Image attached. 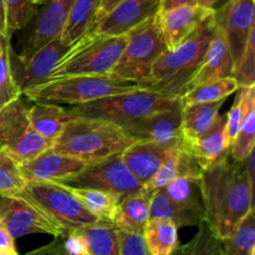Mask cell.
<instances>
[{"mask_svg": "<svg viewBox=\"0 0 255 255\" xmlns=\"http://www.w3.org/2000/svg\"><path fill=\"white\" fill-rule=\"evenodd\" d=\"M226 156L202 172L206 222L219 241L228 238L254 209V182L243 162Z\"/></svg>", "mask_w": 255, "mask_h": 255, "instance_id": "6da1fadb", "label": "cell"}, {"mask_svg": "<svg viewBox=\"0 0 255 255\" xmlns=\"http://www.w3.org/2000/svg\"><path fill=\"white\" fill-rule=\"evenodd\" d=\"M133 142V138L119 125L76 116L54 139L50 149L91 164L121 154Z\"/></svg>", "mask_w": 255, "mask_h": 255, "instance_id": "7a4b0ae2", "label": "cell"}, {"mask_svg": "<svg viewBox=\"0 0 255 255\" xmlns=\"http://www.w3.org/2000/svg\"><path fill=\"white\" fill-rule=\"evenodd\" d=\"M214 12V11H213ZM213 12L181 44L166 49L154 62L146 89L169 97H179L203 61L216 30Z\"/></svg>", "mask_w": 255, "mask_h": 255, "instance_id": "3957f363", "label": "cell"}, {"mask_svg": "<svg viewBox=\"0 0 255 255\" xmlns=\"http://www.w3.org/2000/svg\"><path fill=\"white\" fill-rule=\"evenodd\" d=\"M134 82L115 79L110 75H70L49 79L25 90L21 96L34 102L75 105L87 104L104 97L141 89Z\"/></svg>", "mask_w": 255, "mask_h": 255, "instance_id": "277c9868", "label": "cell"}, {"mask_svg": "<svg viewBox=\"0 0 255 255\" xmlns=\"http://www.w3.org/2000/svg\"><path fill=\"white\" fill-rule=\"evenodd\" d=\"M127 37L128 35L106 36L86 32L65 52L49 79L70 75H109L121 57Z\"/></svg>", "mask_w": 255, "mask_h": 255, "instance_id": "5b68a950", "label": "cell"}, {"mask_svg": "<svg viewBox=\"0 0 255 255\" xmlns=\"http://www.w3.org/2000/svg\"><path fill=\"white\" fill-rule=\"evenodd\" d=\"M178 99L179 97H169L153 90L141 87L131 92L75 105L71 109L77 116L105 120L124 127L142 117L169 109Z\"/></svg>", "mask_w": 255, "mask_h": 255, "instance_id": "8992f818", "label": "cell"}, {"mask_svg": "<svg viewBox=\"0 0 255 255\" xmlns=\"http://www.w3.org/2000/svg\"><path fill=\"white\" fill-rule=\"evenodd\" d=\"M167 49L157 15L129 32L126 46L110 76L146 87L154 62Z\"/></svg>", "mask_w": 255, "mask_h": 255, "instance_id": "52a82bcc", "label": "cell"}, {"mask_svg": "<svg viewBox=\"0 0 255 255\" xmlns=\"http://www.w3.org/2000/svg\"><path fill=\"white\" fill-rule=\"evenodd\" d=\"M20 196L36 204L67 234L105 222L87 211L74 194L56 182H27Z\"/></svg>", "mask_w": 255, "mask_h": 255, "instance_id": "ba28073f", "label": "cell"}, {"mask_svg": "<svg viewBox=\"0 0 255 255\" xmlns=\"http://www.w3.org/2000/svg\"><path fill=\"white\" fill-rule=\"evenodd\" d=\"M51 143L32 127L21 96L0 109V148L6 151L19 163L34 158L49 149Z\"/></svg>", "mask_w": 255, "mask_h": 255, "instance_id": "9c48e42d", "label": "cell"}, {"mask_svg": "<svg viewBox=\"0 0 255 255\" xmlns=\"http://www.w3.org/2000/svg\"><path fill=\"white\" fill-rule=\"evenodd\" d=\"M56 183L100 189L116 194L120 198L138 193L143 189V186L127 168L121 154L112 156L96 163L86 164L76 174Z\"/></svg>", "mask_w": 255, "mask_h": 255, "instance_id": "30bf717a", "label": "cell"}, {"mask_svg": "<svg viewBox=\"0 0 255 255\" xmlns=\"http://www.w3.org/2000/svg\"><path fill=\"white\" fill-rule=\"evenodd\" d=\"M69 49L70 46L62 41L59 35L32 55L25 57L15 52L10 41H7L6 56L10 72L20 95H22L25 90L46 81L51 76L57 62Z\"/></svg>", "mask_w": 255, "mask_h": 255, "instance_id": "8fae6325", "label": "cell"}, {"mask_svg": "<svg viewBox=\"0 0 255 255\" xmlns=\"http://www.w3.org/2000/svg\"><path fill=\"white\" fill-rule=\"evenodd\" d=\"M0 223L12 239L42 233L65 238L67 232L25 197H0Z\"/></svg>", "mask_w": 255, "mask_h": 255, "instance_id": "7c38bea8", "label": "cell"}, {"mask_svg": "<svg viewBox=\"0 0 255 255\" xmlns=\"http://www.w3.org/2000/svg\"><path fill=\"white\" fill-rule=\"evenodd\" d=\"M255 0H228L218 9H214L216 26L226 34L229 44L233 66L243 54L249 35L255 31Z\"/></svg>", "mask_w": 255, "mask_h": 255, "instance_id": "4fadbf2b", "label": "cell"}, {"mask_svg": "<svg viewBox=\"0 0 255 255\" xmlns=\"http://www.w3.org/2000/svg\"><path fill=\"white\" fill-rule=\"evenodd\" d=\"M182 104L177 100L169 109L154 112L146 117L136 120L122 128L133 138V141H148L156 143L174 144L182 138Z\"/></svg>", "mask_w": 255, "mask_h": 255, "instance_id": "5bb4252c", "label": "cell"}, {"mask_svg": "<svg viewBox=\"0 0 255 255\" xmlns=\"http://www.w3.org/2000/svg\"><path fill=\"white\" fill-rule=\"evenodd\" d=\"M161 0H124L87 32L126 36L158 14Z\"/></svg>", "mask_w": 255, "mask_h": 255, "instance_id": "9a60e30c", "label": "cell"}, {"mask_svg": "<svg viewBox=\"0 0 255 255\" xmlns=\"http://www.w3.org/2000/svg\"><path fill=\"white\" fill-rule=\"evenodd\" d=\"M201 176L179 177L159 188L178 212L182 227H198L206 221Z\"/></svg>", "mask_w": 255, "mask_h": 255, "instance_id": "2e32d148", "label": "cell"}, {"mask_svg": "<svg viewBox=\"0 0 255 255\" xmlns=\"http://www.w3.org/2000/svg\"><path fill=\"white\" fill-rule=\"evenodd\" d=\"M75 0H45L20 55L27 57L59 36Z\"/></svg>", "mask_w": 255, "mask_h": 255, "instance_id": "e0dca14e", "label": "cell"}, {"mask_svg": "<svg viewBox=\"0 0 255 255\" xmlns=\"http://www.w3.org/2000/svg\"><path fill=\"white\" fill-rule=\"evenodd\" d=\"M213 11L214 10L206 9L198 4L182 5L158 11L157 17L167 49H172L191 36Z\"/></svg>", "mask_w": 255, "mask_h": 255, "instance_id": "ac0fdd59", "label": "cell"}, {"mask_svg": "<svg viewBox=\"0 0 255 255\" xmlns=\"http://www.w3.org/2000/svg\"><path fill=\"white\" fill-rule=\"evenodd\" d=\"M19 166L26 182H61L81 171L86 163L49 148Z\"/></svg>", "mask_w": 255, "mask_h": 255, "instance_id": "d6986e66", "label": "cell"}, {"mask_svg": "<svg viewBox=\"0 0 255 255\" xmlns=\"http://www.w3.org/2000/svg\"><path fill=\"white\" fill-rule=\"evenodd\" d=\"M233 71V57H232L229 44L227 41L226 34L222 29L216 26L213 37L209 44L201 66L192 76V79L184 86V91L194 86L213 81L222 77L232 76Z\"/></svg>", "mask_w": 255, "mask_h": 255, "instance_id": "ffe728a7", "label": "cell"}, {"mask_svg": "<svg viewBox=\"0 0 255 255\" xmlns=\"http://www.w3.org/2000/svg\"><path fill=\"white\" fill-rule=\"evenodd\" d=\"M176 144L178 143L164 144L148 141H134L122 152L121 157L137 181L142 186H146L157 173L169 149Z\"/></svg>", "mask_w": 255, "mask_h": 255, "instance_id": "44dd1931", "label": "cell"}, {"mask_svg": "<svg viewBox=\"0 0 255 255\" xmlns=\"http://www.w3.org/2000/svg\"><path fill=\"white\" fill-rule=\"evenodd\" d=\"M202 172L203 171L198 162L183 141L169 149L153 178L143 186V191L152 193L156 189L163 188L179 177L201 176Z\"/></svg>", "mask_w": 255, "mask_h": 255, "instance_id": "7402d4cb", "label": "cell"}, {"mask_svg": "<svg viewBox=\"0 0 255 255\" xmlns=\"http://www.w3.org/2000/svg\"><path fill=\"white\" fill-rule=\"evenodd\" d=\"M151 192H141L120 199L112 224L117 229L129 233L143 234L147 222L149 221V201Z\"/></svg>", "mask_w": 255, "mask_h": 255, "instance_id": "603a6c76", "label": "cell"}, {"mask_svg": "<svg viewBox=\"0 0 255 255\" xmlns=\"http://www.w3.org/2000/svg\"><path fill=\"white\" fill-rule=\"evenodd\" d=\"M27 114L35 131L50 143H52L64 127L77 116L72 109H64L59 104L50 102H35L31 107H27Z\"/></svg>", "mask_w": 255, "mask_h": 255, "instance_id": "cb8c5ba5", "label": "cell"}, {"mask_svg": "<svg viewBox=\"0 0 255 255\" xmlns=\"http://www.w3.org/2000/svg\"><path fill=\"white\" fill-rule=\"evenodd\" d=\"M224 124H226V116L219 114L213 126L203 136L187 144L202 171L211 167L223 157L229 156L231 149L227 147L226 143Z\"/></svg>", "mask_w": 255, "mask_h": 255, "instance_id": "d4e9b609", "label": "cell"}, {"mask_svg": "<svg viewBox=\"0 0 255 255\" xmlns=\"http://www.w3.org/2000/svg\"><path fill=\"white\" fill-rule=\"evenodd\" d=\"M226 100L209 104H197L182 109V138L188 144L203 136L216 122Z\"/></svg>", "mask_w": 255, "mask_h": 255, "instance_id": "484cf974", "label": "cell"}, {"mask_svg": "<svg viewBox=\"0 0 255 255\" xmlns=\"http://www.w3.org/2000/svg\"><path fill=\"white\" fill-rule=\"evenodd\" d=\"M100 0H75L60 32L62 41L71 46L92 27Z\"/></svg>", "mask_w": 255, "mask_h": 255, "instance_id": "4316f807", "label": "cell"}, {"mask_svg": "<svg viewBox=\"0 0 255 255\" xmlns=\"http://www.w3.org/2000/svg\"><path fill=\"white\" fill-rule=\"evenodd\" d=\"M142 237L151 255H172L179 246L178 227L167 219H149Z\"/></svg>", "mask_w": 255, "mask_h": 255, "instance_id": "83f0119b", "label": "cell"}, {"mask_svg": "<svg viewBox=\"0 0 255 255\" xmlns=\"http://www.w3.org/2000/svg\"><path fill=\"white\" fill-rule=\"evenodd\" d=\"M255 146V86L247 89L244 114L238 134L231 147L229 156L233 161L243 162Z\"/></svg>", "mask_w": 255, "mask_h": 255, "instance_id": "f1b7e54d", "label": "cell"}, {"mask_svg": "<svg viewBox=\"0 0 255 255\" xmlns=\"http://www.w3.org/2000/svg\"><path fill=\"white\" fill-rule=\"evenodd\" d=\"M238 81L233 76H227L192 87L183 92L179 96V100L183 107L197 104H209L227 100L232 94L238 91Z\"/></svg>", "mask_w": 255, "mask_h": 255, "instance_id": "f546056e", "label": "cell"}, {"mask_svg": "<svg viewBox=\"0 0 255 255\" xmlns=\"http://www.w3.org/2000/svg\"><path fill=\"white\" fill-rule=\"evenodd\" d=\"M61 184V183H60ZM70 193L74 194L80 203L89 212L99 217L105 222L112 223L117 206H119L120 197L109 192L100 191L94 188H85V187H74L62 184Z\"/></svg>", "mask_w": 255, "mask_h": 255, "instance_id": "4dcf8cb0", "label": "cell"}, {"mask_svg": "<svg viewBox=\"0 0 255 255\" xmlns=\"http://www.w3.org/2000/svg\"><path fill=\"white\" fill-rule=\"evenodd\" d=\"M77 231L85 238L87 252L91 255H121L116 227L110 222H100Z\"/></svg>", "mask_w": 255, "mask_h": 255, "instance_id": "1f68e13d", "label": "cell"}, {"mask_svg": "<svg viewBox=\"0 0 255 255\" xmlns=\"http://www.w3.org/2000/svg\"><path fill=\"white\" fill-rule=\"evenodd\" d=\"M224 255H255V212L252 209L233 233L222 241Z\"/></svg>", "mask_w": 255, "mask_h": 255, "instance_id": "d6a6232c", "label": "cell"}, {"mask_svg": "<svg viewBox=\"0 0 255 255\" xmlns=\"http://www.w3.org/2000/svg\"><path fill=\"white\" fill-rule=\"evenodd\" d=\"M26 184L19 162L0 148V197H19Z\"/></svg>", "mask_w": 255, "mask_h": 255, "instance_id": "836d02e7", "label": "cell"}, {"mask_svg": "<svg viewBox=\"0 0 255 255\" xmlns=\"http://www.w3.org/2000/svg\"><path fill=\"white\" fill-rule=\"evenodd\" d=\"M172 255H224L222 242L214 236L207 222L198 226L196 236L172 253Z\"/></svg>", "mask_w": 255, "mask_h": 255, "instance_id": "e575fe53", "label": "cell"}, {"mask_svg": "<svg viewBox=\"0 0 255 255\" xmlns=\"http://www.w3.org/2000/svg\"><path fill=\"white\" fill-rule=\"evenodd\" d=\"M255 31L249 35L248 42L241 59L234 64L232 76L238 81L239 87L255 86Z\"/></svg>", "mask_w": 255, "mask_h": 255, "instance_id": "d590c367", "label": "cell"}, {"mask_svg": "<svg viewBox=\"0 0 255 255\" xmlns=\"http://www.w3.org/2000/svg\"><path fill=\"white\" fill-rule=\"evenodd\" d=\"M4 5L10 35L26 26L36 12V5L32 4L31 0H4Z\"/></svg>", "mask_w": 255, "mask_h": 255, "instance_id": "8d00e7d4", "label": "cell"}, {"mask_svg": "<svg viewBox=\"0 0 255 255\" xmlns=\"http://www.w3.org/2000/svg\"><path fill=\"white\" fill-rule=\"evenodd\" d=\"M10 39H4L0 36V109L10 102L11 100L21 96L17 91L10 72L9 61L6 56V42Z\"/></svg>", "mask_w": 255, "mask_h": 255, "instance_id": "74e56055", "label": "cell"}, {"mask_svg": "<svg viewBox=\"0 0 255 255\" xmlns=\"http://www.w3.org/2000/svg\"><path fill=\"white\" fill-rule=\"evenodd\" d=\"M247 89L248 87H239L238 95L234 100L232 109L226 115V124H224V137H226L227 147L231 149L237 134H238L239 127H241L242 119L244 114V102H246Z\"/></svg>", "mask_w": 255, "mask_h": 255, "instance_id": "f35d334b", "label": "cell"}, {"mask_svg": "<svg viewBox=\"0 0 255 255\" xmlns=\"http://www.w3.org/2000/svg\"><path fill=\"white\" fill-rule=\"evenodd\" d=\"M121 255H151L141 234L129 233L116 228Z\"/></svg>", "mask_w": 255, "mask_h": 255, "instance_id": "ab89813d", "label": "cell"}, {"mask_svg": "<svg viewBox=\"0 0 255 255\" xmlns=\"http://www.w3.org/2000/svg\"><path fill=\"white\" fill-rule=\"evenodd\" d=\"M121 1H124V0H100L99 7H97L96 16H95L94 25L96 24V22H99L100 20L105 16V15L109 14V12L111 11V10L116 6V5H119ZM94 25H92V26H94Z\"/></svg>", "mask_w": 255, "mask_h": 255, "instance_id": "60d3db41", "label": "cell"}, {"mask_svg": "<svg viewBox=\"0 0 255 255\" xmlns=\"http://www.w3.org/2000/svg\"><path fill=\"white\" fill-rule=\"evenodd\" d=\"M15 239L10 236L9 232L6 231L4 226L0 223V249H5V251H16L15 248Z\"/></svg>", "mask_w": 255, "mask_h": 255, "instance_id": "b9f144b4", "label": "cell"}, {"mask_svg": "<svg viewBox=\"0 0 255 255\" xmlns=\"http://www.w3.org/2000/svg\"><path fill=\"white\" fill-rule=\"evenodd\" d=\"M194 4H198V0H161L158 11H164V10L173 9V7L182 6V5H194Z\"/></svg>", "mask_w": 255, "mask_h": 255, "instance_id": "7bdbcfd3", "label": "cell"}, {"mask_svg": "<svg viewBox=\"0 0 255 255\" xmlns=\"http://www.w3.org/2000/svg\"><path fill=\"white\" fill-rule=\"evenodd\" d=\"M0 36L4 39H10L11 35L7 31L6 26V12H5L4 0H0Z\"/></svg>", "mask_w": 255, "mask_h": 255, "instance_id": "ee69618b", "label": "cell"}, {"mask_svg": "<svg viewBox=\"0 0 255 255\" xmlns=\"http://www.w3.org/2000/svg\"><path fill=\"white\" fill-rule=\"evenodd\" d=\"M221 0H198V5L202 7H206V9L209 10H214L216 9V5Z\"/></svg>", "mask_w": 255, "mask_h": 255, "instance_id": "f6af8a7d", "label": "cell"}, {"mask_svg": "<svg viewBox=\"0 0 255 255\" xmlns=\"http://www.w3.org/2000/svg\"><path fill=\"white\" fill-rule=\"evenodd\" d=\"M0 255H19L16 251H5V249H0Z\"/></svg>", "mask_w": 255, "mask_h": 255, "instance_id": "bcb514c9", "label": "cell"}, {"mask_svg": "<svg viewBox=\"0 0 255 255\" xmlns=\"http://www.w3.org/2000/svg\"><path fill=\"white\" fill-rule=\"evenodd\" d=\"M31 1H32V4L36 5V6H37V5H41L42 2L45 1V0H31Z\"/></svg>", "mask_w": 255, "mask_h": 255, "instance_id": "7dc6e473", "label": "cell"}, {"mask_svg": "<svg viewBox=\"0 0 255 255\" xmlns=\"http://www.w3.org/2000/svg\"><path fill=\"white\" fill-rule=\"evenodd\" d=\"M82 255H91L90 253H86V254H82Z\"/></svg>", "mask_w": 255, "mask_h": 255, "instance_id": "c3c4849f", "label": "cell"}]
</instances>
